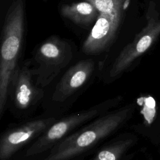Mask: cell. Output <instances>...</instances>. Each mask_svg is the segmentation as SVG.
<instances>
[{"label":"cell","instance_id":"obj_1","mask_svg":"<svg viewBox=\"0 0 160 160\" xmlns=\"http://www.w3.org/2000/svg\"><path fill=\"white\" fill-rule=\"evenodd\" d=\"M134 106L127 105L100 116L56 144L42 160H74L113 134L129 119Z\"/></svg>","mask_w":160,"mask_h":160},{"label":"cell","instance_id":"obj_2","mask_svg":"<svg viewBox=\"0 0 160 160\" xmlns=\"http://www.w3.org/2000/svg\"><path fill=\"white\" fill-rule=\"evenodd\" d=\"M25 0H8L2 24L0 51V116L5 111L9 87L20 59L25 36Z\"/></svg>","mask_w":160,"mask_h":160},{"label":"cell","instance_id":"obj_3","mask_svg":"<svg viewBox=\"0 0 160 160\" xmlns=\"http://www.w3.org/2000/svg\"><path fill=\"white\" fill-rule=\"evenodd\" d=\"M122 97L117 96L96 104L88 109L72 113L57 119L45 132L34 141L26 149L25 158L46 154L61 140L96 118L113 110L122 101Z\"/></svg>","mask_w":160,"mask_h":160},{"label":"cell","instance_id":"obj_4","mask_svg":"<svg viewBox=\"0 0 160 160\" xmlns=\"http://www.w3.org/2000/svg\"><path fill=\"white\" fill-rule=\"evenodd\" d=\"M73 49L70 42L58 36H51L36 47L30 59L37 84L49 86L71 62Z\"/></svg>","mask_w":160,"mask_h":160},{"label":"cell","instance_id":"obj_5","mask_svg":"<svg viewBox=\"0 0 160 160\" xmlns=\"http://www.w3.org/2000/svg\"><path fill=\"white\" fill-rule=\"evenodd\" d=\"M44 89L37 84L31 60L24 61L16 70L9 89L8 101L14 116L29 115L43 99Z\"/></svg>","mask_w":160,"mask_h":160},{"label":"cell","instance_id":"obj_6","mask_svg":"<svg viewBox=\"0 0 160 160\" xmlns=\"http://www.w3.org/2000/svg\"><path fill=\"white\" fill-rule=\"evenodd\" d=\"M153 3L149 6L147 24L134 40L124 47L111 66L108 77L111 80L118 78L132 62L144 54L160 35V19L155 13Z\"/></svg>","mask_w":160,"mask_h":160},{"label":"cell","instance_id":"obj_7","mask_svg":"<svg viewBox=\"0 0 160 160\" xmlns=\"http://www.w3.org/2000/svg\"><path fill=\"white\" fill-rule=\"evenodd\" d=\"M57 119L58 116H54L36 118L4 131L0 139V160L9 159L21 148L39 138Z\"/></svg>","mask_w":160,"mask_h":160},{"label":"cell","instance_id":"obj_8","mask_svg":"<svg viewBox=\"0 0 160 160\" xmlns=\"http://www.w3.org/2000/svg\"><path fill=\"white\" fill-rule=\"evenodd\" d=\"M124 12V11L99 12L90 33L82 44V52L93 56L108 49L119 31Z\"/></svg>","mask_w":160,"mask_h":160},{"label":"cell","instance_id":"obj_9","mask_svg":"<svg viewBox=\"0 0 160 160\" xmlns=\"http://www.w3.org/2000/svg\"><path fill=\"white\" fill-rule=\"evenodd\" d=\"M95 69L91 59L78 62L69 68L56 85L51 96L55 105H65L88 82Z\"/></svg>","mask_w":160,"mask_h":160},{"label":"cell","instance_id":"obj_10","mask_svg":"<svg viewBox=\"0 0 160 160\" xmlns=\"http://www.w3.org/2000/svg\"><path fill=\"white\" fill-rule=\"evenodd\" d=\"M61 16L79 25L86 26L95 23L99 12L91 3L82 1L71 4H64L60 9Z\"/></svg>","mask_w":160,"mask_h":160},{"label":"cell","instance_id":"obj_11","mask_svg":"<svg viewBox=\"0 0 160 160\" xmlns=\"http://www.w3.org/2000/svg\"><path fill=\"white\" fill-rule=\"evenodd\" d=\"M134 141L132 138H117L99 151L91 160H121Z\"/></svg>","mask_w":160,"mask_h":160},{"label":"cell","instance_id":"obj_12","mask_svg":"<svg viewBox=\"0 0 160 160\" xmlns=\"http://www.w3.org/2000/svg\"><path fill=\"white\" fill-rule=\"evenodd\" d=\"M94 6L99 12L125 11L129 0H83Z\"/></svg>","mask_w":160,"mask_h":160},{"label":"cell","instance_id":"obj_13","mask_svg":"<svg viewBox=\"0 0 160 160\" xmlns=\"http://www.w3.org/2000/svg\"><path fill=\"white\" fill-rule=\"evenodd\" d=\"M43 1H47V0H43Z\"/></svg>","mask_w":160,"mask_h":160}]
</instances>
